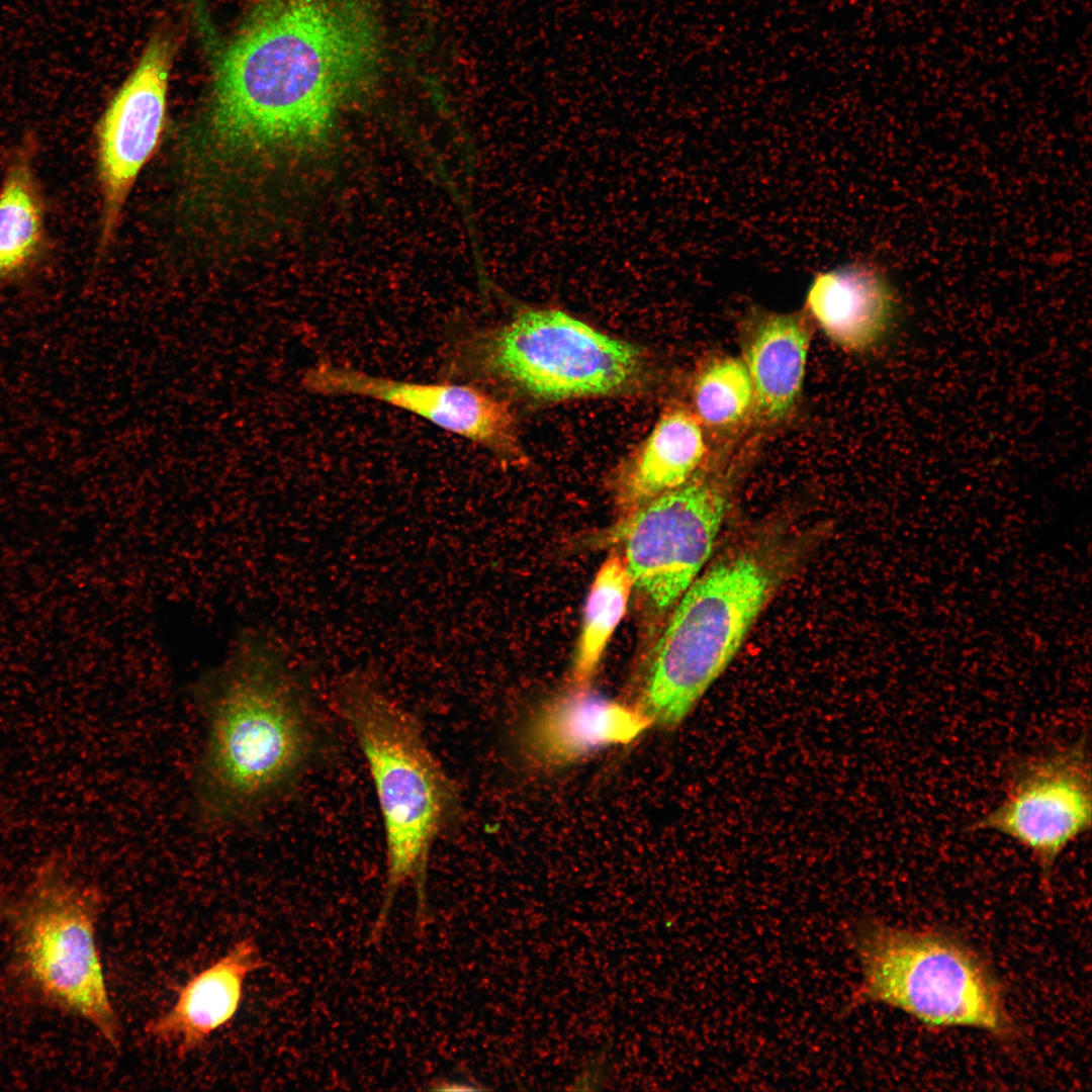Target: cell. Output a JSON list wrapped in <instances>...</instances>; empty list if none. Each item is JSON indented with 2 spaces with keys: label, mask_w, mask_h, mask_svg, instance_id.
<instances>
[{
  "label": "cell",
  "mask_w": 1092,
  "mask_h": 1092,
  "mask_svg": "<svg viewBox=\"0 0 1092 1092\" xmlns=\"http://www.w3.org/2000/svg\"><path fill=\"white\" fill-rule=\"evenodd\" d=\"M302 382L314 394L358 396L393 405L502 457L525 460L510 404L472 383L398 380L327 360L307 369Z\"/></svg>",
  "instance_id": "8fae6325"
},
{
  "label": "cell",
  "mask_w": 1092,
  "mask_h": 1092,
  "mask_svg": "<svg viewBox=\"0 0 1092 1092\" xmlns=\"http://www.w3.org/2000/svg\"><path fill=\"white\" fill-rule=\"evenodd\" d=\"M779 556L744 547L715 561L672 607L632 704L672 729L731 663L781 579Z\"/></svg>",
  "instance_id": "277c9868"
},
{
  "label": "cell",
  "mask_w": 1092,
  "mask_h": 1092,
  "mask_svg": "<svg viewBox=\"0 0 1092 1092\" xmlns=\"http://www.w3.org/2000/svg\"><path fill=\"white\" fill-rule=\"evenodd\" d=\"M895 294L880 268L854 261L821 272L811 282L806 307L826 337L848 352L876 347L889 332Z\"/></svg>",
  "instance_id": "5bb4252c"
},
{
  "label": "cell",
  "mask_w": 1092,
  "mask_h": 1092,
  "mask_svg": "<svg viewBox=\"0 0 1092 1092\" xmlns=\"http://www.w3.org/2000/svg\"><path fill=\"white\" fill-rule=\"evenodd\" d=\"M102 897L48 863L0 902L17 979L41 1003L89 1023L116 1051L122 1026L109 997L96 940Z\"/></svg>",
  "instance_id": "52a82bcc"
},
{
  "label": "cell",
  "mask_w": 1092,
  "mask_h": 1092,
  "mask_svg": "<svg viewBox=\"0 0 1092 1092\" xmlns=\"http://www.w3.org/2000/svg\"><path fill=\"white\" fill-rule=\"evenodd\" d=\"M36 142L9 153L0 184V285L23 280L49 256L48 205L35 167Z\"/></svg>",
  "instance_id": "e0dca14e"
},
{
  "label": "cell",
  "mask_w": 1092,
  "mask_h": 1092,
  "mask_svg": "<svg viewBox=\"0 0 1092 1092\" xmlns=\"http://www.w3.org/2000/svg\"><path fill=\"white\" fill-rule=\"evenodd\" d=\"M205 736L194 797L203 821L259 814L305 763L311 727L301 688L274 640L245 631L196 687Z\"/></svg>",
  "instance_id": "7a4b0ae2"
},
{
  "label": "cell",
  "mask_w": 1092,
  "mask_h": 1092,
  "mask_svg": "<svg viewBox=\"0 0 1092 1092\" xmlns=\"http://www.w3.org/2000/svg\"><path fill=\"white\" fill-rule=\"evenodd\" d=\"M445 355L447 380L476 376L547 401L624 393L647 372L637 346L551 307L524 308L496 328L452 335Z\"/></svg>",
  "instance_id": "8992f818"
},
{
  "label": "cell",
  "mask_w": 1092,
  "mask_h": 1092,
  "mask_svg": "<svg viewBox=\"0 0 1092 1092\" xmlns=\"http://www.w3.org/2000/svg\"><path fill=\"white\" fill-rule=\"evenodd\" d=\"M729 508L721 482L695 475L630 511L621 532L622 559L653 607L672 608L704 571Z\"/></svg>",
  "instance_id": "9c48e42d"
},
{
  "label": "cell",
  "mask_w": 1092,
  "mask_h": 1092,
  "mask_svg": "<svg viewBox=\"0 0 1092 1092\" xmlns=\"http://www.w3.org/2000/svg\"><path fill=\"white\" fill-rule=\"evenodd\" d=\"M438 1090H474L476 1087H471L468 1083L463 1082H443L440 1086H436Z\"/></svg>",
  "instance_id": "ffe728a7"
},
{
  "label": "cell",
  "mask_w": 1092,
  "mask_h": 1092,
  "mask_svg": "<svg viewBox=\"0 0 1092 1092\" xmlns=\"http://www.w3.org/2000/svg\"><path fill=\"white\" fill-rule=\"evenodd\" d=\"M693 413L702 425L733 429L753 415V389L740 358L720 357L704 364L692 382Z\"/></svg>",
  "instance_id": "d6986e66"
},
{
  "label": "cell",
  "mask_w": 1092,
  "mask_h": 1092,
  "mask_svg": "<svg viewBox=\"0 0 1092 1092\" xmlns=\"http://www.w3.org/2000/svg\"><path fill=\"white\" fill-rule=\"evenodd\" d=\"M810 333L796 313L755 316L744 333L742 361L753 389V415L766 424L785 421L802 390Z\"/></svg>",
  "instance_id": "9a60e30c"
},
{
  "label": "cell",
  "mask_w": 1092,
  "mask_h": 1092,
  "mask_svg": "<svg viewBox=\"0 0 1092 1092\" xmlns=\"http://www.w3.org/2000/svg\"><path fill=\"white\" fill-rule=\"evenodd\" d=\"M338 706L365 757L383 820L386 879L373 937L382 933L394 896L408 883L416 892V922L423 929L430 852L456 815L458 792L418 721L371 679H345Z\"/></svg>",
  "instance_id": "3957f363"
},
{
  "label": "cell",
  "mask_w": 1092,
  "mask_h": 1092,
  "mask_svg": "<svg viewBox=\"0 0 1092 1092\" xmlns=\"http://www.w3.org/2000/svg\"><path fill=\"white\" fill-rule=\"evenodd\" d=\"M1092 778L1086 737L1012 759L1003 795L970 830L1000 834L1026 850L1050 891L1057 861L1090 831Z\"/></svg>",
  "instance_id": "ba28073f"
},
{
  "label": "cell",
  "mask_w": 1092,
  "mask_h": 1092,
  "mask_svg": "<svg viewBox=\"0 0 1092 1092\" xmlns=\"http://www.w3.org/2000/svg\"><path fill=\"white\" fill-rule=\"evenodd\" d=\"M262 965L254 938L236 941L223 956L188 979L173 1005L146 1023V1035L183 1055L201 1049L236 1016L247 978Z\"/></svg>",
  "instance_id": "4fadbf2b"
},
{
  "label": "cell",
  "mask_w": 1092,
  "mask_h": 1092,
  "mask_svg": "<svg viewBox=\"0 0 1092 1092\" xmlns=\"http://www.w3.org/2000/svg\"><path fill=\"white\" fill-rule=\"evenodd\" d=\"M861 979L845 1011L883 1004L929 1028H975L1016 1035L1002 986L981 954L953 933L889 924L866 916L847 930Z\"/></svg>",
  "instance_id": "5b68a950"
},
{
  "label": "cell",
  "mask_w": 1092,
  "mask_h": 1092,
  "mask_svg": "<svg viewBox=\"0 0 1092 1092\" xmlns=\"http://www.w3.org/2000/svg\"><path fill=\"white\" fill-rule=\"evenodd\" d=\"M634 586L618 554L600 566L586 596L581 631L572 664V679L585 687L596 673L604 651L625 616Z\"/></svg>",
  "instance_id": "ac0fdd59"
},
{
  "label": "cell",
  "mask_w": 1092,
  "mask_h": 1092,
  "mask_svg": "<svg viewBox=\"0 0 1092 1092\" xmlns=\"http://www.w3.org/2000/svg\"><path fill=\"white\" fill-rule=\"evenodd\" d=\"M378 36L364 0H260L215 59L212 138L231 152L323 148L372 76Z\"/></svg>",
  "instance_id": "6da1fadb"
},
{
  "label": "cell",
  "mask_w": 1092,
  "mask_h": 1092,
  "mask_svg": "<svg viewBox=\"0 0 1092 1092\" xmlns=\"http://www.w3.org/2000/svg\"><path fill=\"white\" fill-rule=\"evenodd\" d=\"M175 42L169 31L152 36L97 123V174L102 200L100 252L111 244L128 194L160 144Z\"/></svg>",
  "instance_id": "30bf717a"
},
{
  "label": "cell",
  "mask_w": 1092,
  "mask_h": 1092,
  "mask_svg": "<svg viewBox=\"0 0 1092 1092\" xmlns=\"http://www.w3.org/2000/svg\"><path fill=\"white\" fill-rule=\"evenodd\" d=\"M534 712L521 734L526 758L540 768H559L599 750L635 740L650 721L633 705L577 687Z\"/></svg>",
  "instance_id": "7c38bea8"
},
{
  "label": "cell",
  "mask_w": 1092,
  "mask_h": 1092,
  "mask_svg": "<svg viewBox=\"0 0 1092 1092\" xmlns=\"http://www.w3.org/2000/svg\"><path fill=\"white\" fill-rule=\"evenodd\" d=\"M702 426L693 411L681 405L666 407L618 469L620 503L631 511L692 479L707 454Z\"/></svg>",
  "instance_id": "2e32d148"
}]
</instances>
